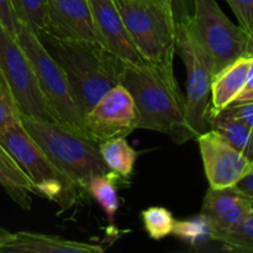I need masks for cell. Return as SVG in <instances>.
Segmentation results:
<instances>
[{"label": "cell", "instance_id": "obj_3", "mask_svg": "<svg viewBox=\"0 0 253 253\" xmlns=\"http://www.w3.org/2000/svg\"><path fill=\"white\" fill-rule=\"evenodd\" d=\"M133 44L151 67L168 82L174 76L177 53V15L174 7L161 6L152 0H115Z\"/></svg>", "mask_w": 253, "mask_h": 253}, {"label": "cell", "instance_id": "obj_18", "mask_svg": "<svg viewBox=\"0 0 253 253\" xmlns=\"http://www.w3.org/2000/svg\"><path fill=\"white\" fill-rule=\"evenodd\" d=\"M0 184L10 198L22 209L31 208L32 185L10 156L0 152Z\"/></svg>", "mask_w": 253, "mask_h": 253}, {"label": "cell", "instance_id": "obj_6", "mask_svg": "<svg viewBox=\"0 0 253 253\" xmlns=\"http://www.w3.org/2000/svg\"><path fill=\"white\" fill-rule=\"evenodd\" d=\"M16 40L31 62L40 90L56 123L86 137L84 116L59 64L47 51L36 32L24 22L19 21Z\"/></svg>", "mask_w": 253, "mask_h": 253}, {"label": "cell", "instance_id": "obj_14", "mask_svg": "<svg viewBox=\"0 0 253 253\" xmlns=\"http://www.w3.org/2000/svg\"><path fill=\"white\" fill-rule=\"evenodd\" d=\"M253 211V202L236 187L209 188L204 197L202 211L211 225L212 241L230 231Z\"/></svg>", "mask_w": 253, "mask_h": 253}, {"label": "cell", "instance_id": "obj_20", "mask_svg": "<svg viewBox=\"0 0 253 253\" xmlns=\"http://www.w3.org/2000/svg\"><path fill=\"white\" fill-rule=\"evenodd\" d=\"M116 178H118V174L114 172L96 175L89 182L88 187H86V190L90 193L94 200L103 209L104 214L106 215L110 224L114 222L116 212H118L119 207H120Z\"/></svg>", "mask_w": 253, "mask_h": 253}, {"label": "cell", "instance_id": "obj_34", "mask_svg": "<svg viewBox=\"0 0 253 253\" xmlns=\"http://www.w3.org/2000/svg\"><path fill=\"white\" fill-rule=\"evenodd\" d=\"M0 152H1V153H4V155H6V156H9V155H7V153H6V151H5L4 148L1 147V145H0Z\"/></svg>", "mask_w": 253, "mask_h": 253}, {"label": "cell", "instance_id": "obj_22", "mask_svg": "<svg viewBox=\"0 0 253 253\" xmlns=\"http://www.w3.org/2000/svg\"><path fill=\"white\" fill-rule=\"evenodd\" d=\"M172 235L195 247L198 245H204L208 241H212L214 232L209 220L204 215L199 214L192 219L175 220Z\"/></svg>", "mask_w": 253, "mask_h": 253}, {"label": "cell", "instance_id": "obj_4", "mask_svg": "<svg viewBox=\"0 0 253 253\" xmlns=\"http://www.w3.org/2000/svg\"><path fill=\"white\" fill-rule=\"evenodd\" d=\"M21 123L48 160L73 182L85 189L96 175L111 172L99 153L98 145L52 121L21 115Z\"/></svg>", "mask_w": 253, "mask_h": 253}, {"label": "cell", "instance_id": "obj_5", "mask_svg": "<svg viewBox=\"0 0 253 253\" xmlns=\"http://www.w3.org/2000/svg\"><path fill=\"white\" fill-rule=\"evenodd\" d=\"M0 145L30 180L34 194L56 203L61 212L76 204L78 188L48 160L21 120L0 131Z\"/></svg>", "mask_w": 253, "mask_h": 253}, {"label": "cell", "instance_id": "obj_19", "mask_svg": "<svg viewBox=\"0 0 253 253\" xmlns=\"http://www.w3.org/2000/svg\"><path fill=\"white\" fill-rule=\"evenodd\" d=\"M99 153L111 172L119 177H128L132 173L137 152L128 145L126 137L111 138L98 145Z\"/></svg>", "mask_w": 253, "mask_h": 253}, {"label": "cell", "instance_id": "obj_16", "mask_svg": "<svg viewBox=\"0 0 253 253\" xmlns=\"http://www.w3.org/2000/svg\"><path fill=\"white\" fill-rule=\"evenodd\" d=\"M251 61L241 57L212 77L209 119L235 103L246 84Z\"/></svg>", "mask_w": 253, "mask_h": 253}, {"label": "cell", "instance_id": "obj_23", "mask_svg": "<svg viewBox=\"0 0 253 253\" xmlns=\"http://www.w3.org/2000/svg\"><path fill=\"white\" fill-rule=\"evenodd\" d=\"M141 217L143 227L151 239L162 240L172 235L175 219L172 212L166 208L151 207L143 210Z\"/></svg>", "mask_w": 253, "mask_h": 253}, {"label": "cell", "instance_id": "obj_21", "mask_svg": "<svg viewBox=\"0 0 253 253\" xmlns=\"http://www.w3.org/2000/svg\"><path fill=\"white\" fill-rule=\"evenodd\" d=\"M20 22L31 27L37 36L48 32V0H10Z\"/></svg>", "mask_w": 253, "mask_h": 253}, {"label": "cell", "instance_id": "obj_10", "mask_svg": "<svg viewBox=\"0 0 253 253\" xmlns=\"http://www.w3.org/2000/svg\"><path fill=\"white\" fill-rule=\"evenodd\" d=\"M137 108L130 91L121 84L104 94L84 116L88 140L99 143L111 138L126 137L138 127Z\"/></svg>", "mask_w": 253, "mask_h": 253}, {"label": "cell", "instance_id": "obj_26", "mask_svg": "<svg viewBox=\"0 0 253 253\" xmlns=\"http://www.w3.org/2000/svg\"><path fill=\"white\" fill-rule=\"evenodd\" d=\"M234 11L239 26L249 37L253 36V0H226Z\"/></svg>", "mask_w": 253, "mask_h": 253}, {"label": "cell", "instance_id": "obj_9", "mask_svg": "<svg viewBox=\"0 0 253 253\" xmlns=\"http://www.w3.org/2000/svg\"><path fill=\"white\" fill-rule=\"evenodd\" d=\"M0 71L9 82L22 115L56 123L35 77L29 57L16 37L0 24Z\"/></svg>", "mask_w": 253, "mask_h": 253}, {"label": "cell", "instance_id": "obj_12", "mask_svg": "<svg viewBox=\"0 0 253 253\" xmlns=\"http://www.w3.org/2000/svg\"><path fill=\"white\" fill-rule=\"evenodd\" d=\"M99 41L124 63L150 66L133 44L115 0H89Z\"/></svg>", "mask_w": 253, "mask_h": 253}, {"label": "cell", "instance_id": "obj_28", "mask_svg": "<svg viewBox=\"0 0 253 253\" xmlns=\"http://www.w3.org/2000/svg\"><path fill=\"white\" fill-rule=\"evenodd\" d=\"M225 110L229 111L231 115L240 119L246 125L253 128V100L242 101V103H232Z\"/></svg>", "mask_w": 253, "mask_h": 253}, {"label": "cell", "instance_id": "obj_33", "mask_svg": "<svg viewBox=\"0 0 253 253\" xmlns=\"http://www.w3.org/2000/svg\"><path fill=\"white\" fill-rule=\"evenodd\" d=\"M152 1L157 2L161 6L168 7V9H173L174 7V0H152Z\"/></svg>", "mask_w": 253, "mask_h": 253}, {"label": "cell", "instance_id": "obj_27", "mask_svg": "<svg viewBox=\"0 0 253 253\" xmlns=\"http://www.w3.org/2000/svg\"><path fill=\"white\" fill-rule=\"evenodd\" d=\"M0 24L12 36L16 37L17 31H19V20H17L16 15H15L10 0H0Z\"/></svg>", "mask_w": 253, "mask_h": 253}, {"label": "cell", "instance_id": "obj_2", "mask_svg": "<svg viewBox=\"0 0 253 253\" xmlns=\"http://www.w3.org/2000/svg\"><path fill=\"white\" fill-rule=\"evenodd\" d=\"M67 77L83 116L111 88L120 84L124 62L101 44L51 35L39 36Z\"/></svg>", "mask_w": 253, "mask_h": 253}, {"label": "cell", "instance_id": "obj_31", "mask_svg": "<svg viewBox=\"0 0 253 253\" xmlns=\"http://www.w3.org/2000/svg\"><path fill=\"white\" fill-rule=\"evenodd\" d=\"M12 234H14V232H10L9 230L4 229V227H0V250L11 240Z\"/></svg>", "mask_w": 253, "mask_h": 253}, {"label": "cell", "instance_id": "obj_7", "mask_svg": "<svg viewBox=\"0 0 253 253\" xmlns=\"http://www.w3.org/2000/svg\"><path fill=\"white\" fill-rule=\"evenodd\" d=\"M193 15L185 14L187 26L215 76L244 56L249 36L226 16L216 0H193Z\"/></svg>", "mask_w": 253, "mask_h": 253}, {"label": "cell", "instance_id": "obj_8", "mask_svg": "<svg viewBox=\"0 0 253 253\" xmlns=\"http://www.w3.org/2000/svg\"><path fill=\"white\" fill-rule=\"evenodd\" d=\"M177 52L187 69L185 113L189 125L198 133L209 130L212 73L200 47L187 26L185 15L177 17Z\"/></svg>", "mask_w": 253, "mask_h": 253}, {"label": "cell", "instance_id": "obj_25", "mask_svg": "<svg viewBox=\"0 0 253 253\" xmlns=\"http://www.w3.org/2000/svg\"><path fill=\"white\" fill-rule=\"evenodd\" d=\"M21 115L11 86L0 71V131L21 120Z\"/></svg>", "mask_w": 253, "mask_h": 253}, {"label": "cell", "instance_id": "obj_17", "mask_svg": "<svg viewBox=\"0 0 253 253\" xmlns=\"http://www.w3.org/2000/svg\"><path fill=\"white\" fill-rule=\"evenodd\" d=\"M209 130H214L232 147L253 161V128L226 110L209 119Z\"/></svg>", "mask_w": 253, "mask_h": 253}, {"label": "cell", "instance_id": "obj_30", "mask_svg": "<svg viewBox=\"0 0 253 253\" xmlns=\"http://www.w3.org/2000/svg\"><path fill=\"white\" fill-rule=\"evenodd\" d=\"M235 187H236L240 192L244 193L245 195H247L250 199H252L253 202V169L249 173V174L245 175Z\"/></svg>", "mask_w": 253, "mask_h": 253}, {"label": "cell", "instance_id": "obj_32", "mask_svg": "<svg viewBox=\"0 0 253 253\" xmlns=\"http://www.w3.org/2000/svg\"><path fill=\"white\" fill-rule=\"evenodd\" d=\"M242 57H247V58H253V36L247 39L246 48H245V53Z\"/></svg>", "mask_w": 253, "mask_h": 253}, {"label": "cell", "instance_id": "obj_11", "mask_svg": "<svg viewBox=\"0 0 253 253\" xmlns=\"http://www.w3.org/2000/svg\"><path fill=\"white\" fill-rule=\"evenodd\" d=\"M197 141L210 188L234 187L253 169V161L232 147L216 131H205Z\"/></svg>", "mask_w": 253, "mask_h": 253}, {"label": "cell", "instance_id": "obj_15", "mask_svg": "<svg viewBox=\"0 0 253 253\" xmlns=\"http://www.w3.org/2000/svg\"><path fill=\"white\" fill-rule=\"evenodd\" d=\"M104 251L105 250L99 245L20 231L12 234L11 240L0 250V253H103Z\"/></svg>", "mask_w": 253, "mask_h": 253}, {"label": "cell", "instance_id": "obj_29", "mask_svg": "<svg viewBox=\"0 0 253 253\" xmlns=\"http://www.w3.org/2000/svg\"><path fill=\"white\" fill-rule=\"evenodd\" d=\"M253 100V58L251 61V67H250L249 76H247L246 84H245L244 89L241 93L239 94L235 103H242V101H250Z\"/></svg>", "mask_w": 253, "mask_h": 253}, {"label": "cell", "instance_id": "obj_13", "mask_svg": "<svg viewBox=\"0 0 253 253\" xmlns=\"http://www.w3.org/2000/svg\"><path fill=\"white\" fill-rule=\"evenodd\" d=\"M48 16L44 35L100 44L89 0H48Z\"/></svg>", "mask_w": 253, "mask_h": 253}, {"label": "cell", "instance_id": "obj_24", "mask_svg": "<svg viewBox=\"0 0 253 253\" xmlns=\"http://www.w3.org/2000/svg\"><path fill=\"white\" fill-rule=\"evenodd\" d=\"M227 250L239 252H253V211L237 226L215 240Z\"/></svg>", "mask_w": 253, "mask_h": 253}, {"label": "cell", "instance_id": "obj_1", "mask_svg": "<svg viewBox=\"0 0 253 253\" xmlns=\"http://www.w3.org/2000/svg\"><path fill=\"white\" fill-rule=\"evenodd\" d=\"M120 84L130 91L137 108V128L167 135L177 145L198 137L185 113V98L178 84L168 82L151 66L124 63Z\"/></svg>", "mask_w": 253, "mask_h": 253}]
</instances>
